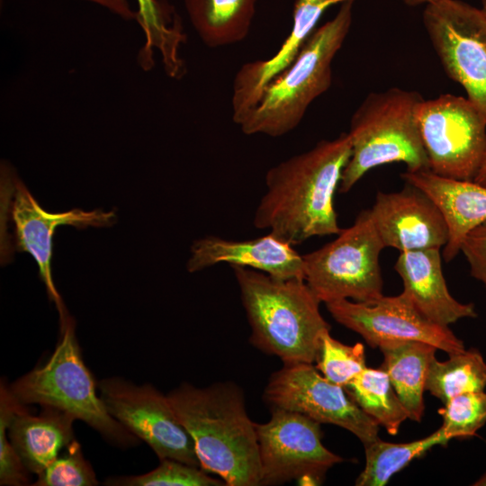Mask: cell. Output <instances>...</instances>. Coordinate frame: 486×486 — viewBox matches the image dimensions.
<instances>
[{
    "label": "cell",
    "mask_w": 486,
    "mask_h": 486,
    "mask_svg": "<svg viewBox=\"0 0 486 486\" xmlns=\"http://www.w3.org/2000/svg\"><path fill=\"white\" fill-rule=\"evenodd\" d=\"M351 153L349 135L343 132L271 167L254 226L292 246L312 237L338 235L342 229L334 194Z\"/></svg>",
    "instance_id": "6da1fadb"
},
{
    "label": "cell",
    "mask_w": 486,
    "mask_h": 486,
    "mask_svg": "<svg viewBox=\"0 0 486 486\" xmlns=\"http://www.w3.org/2000/svg\"><path fill=\"white\" fill-rule=\"evenodd\" d=\"M166 396L194 440L202 470L228 486L260 485L256 423L248 415L239 386L232 382L207 387L183 382Z\"/></svg>",
    "instance_id": "7a4b0ae2"
},
{
    "label": "cell",
    "mask_w": 486,
    "mask_h": 486,
    "mask_svg": "<svg viewBox=\"0 0 486 486\" xmlns=\"http://www.w3.org/2000/svg\"><path fill=\"white\" fill-rule=\"evenodd\" d=\"M231 268L251 328L250 342L284 364H313L330 325L305 280L275 278L239 266Z\"/></svg>",
    "instance_id": "3957f363"
},
{
    "label": "cell",
    "mask_w": 486,
    "mask_h": 486,
    "mask_svg": "<svg viewBox=\"0 0 486 486\" xmlns=\"http://www.w3.org/2000/svg\"><path fill=\"white\" fill-rule=\"evenodd\" d=\"M356 0H345L337 14L314 30L296 59L264 90L239 122L247 135L280 137L294 130L309 105L331 86V64L352 23Z\"/></svg>",
    "instance_id": "277c9868"
},
{
    "label": "cell",
    "mask_w": 486,
    "mask_h": 486,
    "mask_svg": "<svg viewBox=\"0 0 486 486\" xmlns=\"http://www.w3.org/2000/svg\"><path fill=\"white\" fill-rule=\"evenodd\" d=\"M423 101L419 93L398 87L373 92L364 98L350 120L352 153L341 176L339 193H347L378 166L400 162L409 172L429 170L417 121Z\"/></svg>",
    "instance_id": "5b68a950"
},
{
    "label": "cell",
    "mask_w": 486,
    "mask_h": 486,
    "mask_svg": "<svg viewBox=\"0 0 486 486\" xmlns=\"http://www.w3.org/2000/svg\"><path fill=\"white\" fill-rule=\"evenodd\" d=\"M60 339L48 361L9 386L13 396L25 406L40 404L68 412L117 446L137 444L139 438L108 413L97 396V384L82 359L75 321L70 317L60 327Z\"/></svg>",
    "instance_id": "8992f818"
},
{
    "label": "cell",
    "mask_w": 486,
    "mask_h": 486,
    "mask_svg": "<svg viewBox=\"0 0 486 486\" xmlns=\"http://www.w3.org/2000/svg\"><path fill=\"white\" fill-rule=\"evenodd\" d=\"M115 220L114 212L102 209L48 212L11 170L2 168L1 230L11 229V233L1 235V258H8L14 251L27 252L34 258L48 295L58 311L60 327L65 325L68 316L51 274L53 237L57 228L61 225L77 229L108 227Z\"/></svg>",
    "instance_id": "52a82bcc"
},
{
    "label": "cell",
    "mask_w": 486,
    "mask_h": 486,
    "mask_svg": "<svg viewBox=\"0 0 486 486\" xmlns=\"http://www.w3.org/2000/svg\"><path fill=\"white\" fill-rule=\"evenodd\" d=\"M383 248L370 210H364L335 239L302 256L304 280L324 303L376 300L383 295L379 263Z\"/></svg>",
    "instance_id": "ba28073f"
},
{
    "label": "cell",
    "mask_w": 486,
    "mask_h": 486,
    "mask_svg": "<svg viewBox=\"0 0 486 486\" xmlns=\"http://www.w3.org/2000/svg\"><path fill=\"white\" fill-rule=\"evenodd\" d=\"M429 170L473 181L486 161V119L467 98L441 94L425 100L417 112Z\"/></svg>",
    "instance_id": "9c48e42d"
},
{
    "label": "cell",
    "mask_w": 486,
    "mask_h": 486,
    "mask_svg": "<svg viewBox=\"0 0 486 486\" xmlns=\"http://www.w3.org/2000/svg\"><path fill=\"white\" fill-rule=\"evenodd\" d=\"M422 20L445 72L486 119V14L461 0H436Z\"/></svg>",
    "instance_id": "30bf717a"
},
{
    "label": "cell",
    "mask_w": 486,
    "mask_h": 486,
    "mask_svg": "<svg viewBox=\"0 0 486 486\" xmlns=\"http://www.w3.org/2000/svg\"><path fill=\"white\" fill-rule=\"evenodd\" d=\"M271 418L256 423L260 485L297 480L322 483L327 472L344 459L322 444L320 423L295 411L271 409Z\"/></svg>",
    "instance_id": "8fae6325"
},
{
    "label": "cell",
    "mask_w": 486,
    "mask_h": 486,
    "mask_svg": "<svg viewBox=\"0 0 486 486\" xmlns=\"http://www.w3.org/2000/svg\"><path fill=\"white\" fill-rule=\"evenodd\" d=\"M97 388L108 413L148 444L159 460L201 467L194 440L166 395L151 384L137 385L121 377L104 379Z\"/></svg>",
    "instance_id": "7c38bea8"
},
{
    "label": "cell",
    "mask_w": 486,
    "mask_h": 486,
    "mask_svg": "<svg viewBox=\"0 0 486 486\" xmlns=\"http://www.w3.org/2000/svg\"><path fill=\"white\" fill-rule=\"evenodd\" d=\"M271 409L295 411L320 424L338 426L365 445L378 438L379 425L350 398L344 387L326 379L308 363L284 364L264 391Z\"/></svg>",
    "instance_id": "4fadbf2b"
},
{
    "label": "cell",
    "mask_w": 486,
    "mask_h": 486,
    "mask_svg": "<svg viewBox=\"0 0 486 486\" xmlns=\"http://www.w3.org/2000/svg\"><path fill=\"white\" fill-rule=\"evenodd\" d=\"M332 318L359 334L373 348L393 341L431 344L448 355L465 350L449 327L428 319L403 291L395 296L358 302L339 300L325 303Z\"/></svg>",
    "instance_id": "5bb4252c"
},
{
    "label": "cell",
    "mask_w": 486,
    "mask_h": 486,
    "mask_svg": "<svg viewBox=\"0 0 486 486\" xmlns=\"http://www.w3.org/2000/svg\"><path fill=\"white\" fill-rule=\"evenodd\" d=\"M369 210L384 248L406 252L441 248L448 241V227L440 209L410 183L398 192H379Z\"/></svg>",
    "instance_id": "9a60e30c"
},
{
    "label": "cell",
    "mask_w": 486,
    "mask_h": 486,
    "mask_svg": "<svg viewBox=\"0 0 486 486\" xmlns=\"http://www.w3.org/2000/svg\"><path fill=\"white\" fill-rule=\"evenodd\" d=\"M186 267L190 273L220 263L249 267L280 279L304 280L303 256L293 246L272 234L231 240L215 235L201 238L191 246Z\"/></svg>",
    "instance_id": "2e32d148"
},
{
    "label": "cell",
    "mask_w": 486,
    "mask_h": 486,
    "mask_svg": "<svg viewBox=\"0 0 486 486\" xmlns=\"http://www.w3.org/2000/svg\"><path fill=\"white\" fill-rule=\"evenodd\" d=\"M345 0H295L293 23L280 50L269 59L245 63L233 82L232 119L238 124L259 102L266 87L296 59L324 12Z\"/></svg>",
    "instance_id": "e0dca14e"
},
{
    "label": "cell",
    "mask_w": 486,
    "mask_h": 486,
    "mask_svg": "<svg viewBox=\"0 0 486 486\" xmlns=\"http://www.w3.org/2000/svg\"><path fill=\"white\" fill-rule=\"evenodd\" d=\"M394 269L403 292L428 319L448 327L459 320L476 318L472 303H462L448 291L443 275L440 248L400 252Z\"/></svg>",
    "instance_id": "ac0fdd59"
},
{
    "label": "cell",
    "mask_w": 486,
    "mask_h": 486,
    "mask_svg": "<svg viewBox=\"0 0 486 486\" xmlns=\"http://www.w3.org/2000/svg\"><path fill=\"white\" fill-rule=\"evenodd\" d=\"M401 177L426 193L440 209L449 233L443 256L446 262L453 260L465 236L486 221V185L444 177L430 170L406 171Z\"/></svg>",
    "instance_id": "d6986e66"
},
{
    "label": "cell",
    "mask_w": 486,
    "mask_h": 486,
    "mask_svg": "<svg viewBox=\"0 0 486 486\" xmlns=\"http://www.w3.org/2000/svg\"><path fill=\"white\" fill-rule=\"evenodd\" d=\"M68 412L42 406L39 415H32L21 405L8 426V437L29 472L40 474L74 440L73 422Z\"/></svg>",
    "instance_id": "ffe728a7"
},
{
    "label": "cell",
    "mask_w": 486,
    "mask_h": 486,
    "mask_svg": "<svg viewBox=\"0 0 486 486\" xmlns=\"http://www.w3.org/2000/svg\"><path fill=\"white\" fill-rule=\"evenodd\" d=\"M379 348L383 355L380 367L388 374L409 418L420 422L425 411L428 370L437 347L426 342L406 340L388 342Z\"/></svg>",
    "instance_id": "44dd1931"
},
{
    "label": "cell",
    "mask_w": 486,
    "mask_h": 486,
    "mask_svg": "<svg viewBox=\"0 0 486 486\" xmlns=\"http://www.w3.org/2000/svg\"><path fill=\"white\" fill-rule=\"evenodd\" d=\"M257 0H184L189 18L202 41L216 48L243 40Z\"/></svg>",
    "instance_id": "7402d4cb"
},
{
    "label": "cell",
    "mask_w": 486,
    "mask_h": 486,
    "mask_svg": "<svg viewBox=\"0 0 486 486\" xmlns=\"http://www.w3.org/2000/svg\"><path fill=\"white\" fill-rule=\"evenodd\" d=\"M450 440L441 427L428 436L408 443H390L378 437L364 445L365 464L355 484L383 486L414 459L436 446H446Z\"/></svg>",
    "instance_id": "603a6c76"
},
{
    "label": "cell",
    "mask_w": 486,
    "mask_h": 486,
    "mask_svg": "<svg viewBox=\"0 0 486 486\" xmlns=\"http://www.w3.org/2000/svg\"><path fill=\"white\" fill-rule=\"evenodd\" d=\"M356 405L392 436L409 418L391 381L382 368H364L346 387Z\"/></svg>",
    "instance_id": "cb8c5ba5"
},
{
    "label": "cell",
    "mask_w": 486,
    "mask_h": 486,
    "mask_svg": "<svg viewBox=\"0 0 486 486\" xmlns=\"http://www.w3.org/2000/svg\"><path fill=\"white\" fill-rule=\"evenodd\" d=\"M486 388V362L476 348L449 355L446 361L434 357L428 366L425 390L444 404L451 398Z\"/></svg>",
    "instance_id": "d4e9b609"
},
{
    "label": "cell",
    "mask_w": 486,
    "mask_h": 486,
    "mask_svg": "<svg viewBox=\"0 0 486 486\" xmlns=\"http://www.w3.org/2000/svg\"><path fill=\"white\" fill-rule=\"evenodd\" d=\"M315 362L326 379L344 388L367 367L362 343L346 345L335 339L330 331L322 336Z\"/></svg>",
    "instance_id": "484cf974"
},
{
    "label": "cell",
    "mask_w": 486,
    "mask_h": 486,
    "mask_svg": "<svg viewBox=\"0 0 486 486\" xmlns=\"http://www.w3.org/2000/svg\"><path fill=\"white\" fill-rule=\"evenodd\" d=\"M443 418L441 428L450 439L473 436L486 424V392H468L447 400L437 410Z\"/></svg>",
    "instance_id": "4316f807"
},
{
    "label": "cell",
    "mask_w": 486,
    "mask_h": 486,
    "mask_svg": "<svg viewBox=\"0 0 486 486\" xmlns=\"http://www.w3.org/2000/svg\"><path fill=\"white\" fill-rule=\"evenodd\" d=\"M107 485L119 486H220L223 481L208 475L201 467L162 459L154 470L141 475L110 478Z\"/></svg>",
    "instance_id": "83f0119b"
},
{
    "label": "cell",
    "mask_w": 486,
    "mask_h": 486,
    "mask_svg": "<svg viewBox=\"0 0 486 486\" xmlns=\"http://www.w3.org/2000/svg\"><path fill=\"white\" fill-rule=\"evenodd\" d=\"M98 484L80 445L72 440L40 473L33 486H94Z\"/></svg>",
    "instance_id": "f1b7e54d"
},
{
    "label": "cell",
    "mask_w": 486,
    "mask_h": 486,
    "mask_svg": "<svg viewBox=\"0 0 486 486\" xmlns=\"http://www.w3.org/2000/svg\"><path fill=\"white\" fill-rule=\"evenodd\" d=\"M22 404L11 393L5 382L0 388V484L3 486L28 485L29 472L8 440L9 423Z\"/></svg>",
    "instance_id": "f546056e"
},
{
    "label": "cell",
    "mask_w": 486,
    "mask_h": 486,
    "mask_svg": "<svg viewBox=\"0 0 486 486\" xmlns=\"http://www.w3.org/2000/svg\"><path fill=\"white\" fill-rule=\"evenodd\" d=\"M460 251L469 263L472 276L480 281L486 289V221L465 236Z\"/></svg>",
    "instance_id": "4dcf8cb0"
},
{
    "label": "cell",
    "mask_w": 486,
    "mask_h": 486,
    "mask_svg": "<svg viewBox=\"0 0 486 486\" xmlns=\"http://www.w3.org/2000/svg\"><path fill=\"white\" fill-rule=\"evenodd\" d=\"M139 4L138 17L143 29L157 24L162 18L158 4L156 0H137Z\"/></svg>",
    "instance_id": "1f68e13d"
},
{
    "label": "cell",
    "mask_w": 486,
    "mask_h": 486,
    "mask_svg": "<svg viewBox=\"0 0 486 486\" xmlns=\"http://www.w3.org/2000/svg\"><path fill=\"white\" fill-rule=\"evenodd\" d=\"M106 5L110 9L122 15L124 18H132L134 14L130 10L126 0H93Z\"/></svg>",
    "instance_id": "d6a6232c"
},
{
    "label": "cell",
    "mask_w": 486,
    "mask_h": 486,
    "mask_svg": "<svg viewBox=\"0 0 486 486\" xmlns=\"http://www.w3.org/2000/svg\"><path fill=\"white\" fill-rule=\"evenodd\" d=\"M473 181L478 184L486 185V161L484 162L483 166H482L481 170L479 171Z\"/></svg>",
    "instance_id": "836d02e7"
},
{
    "label": "cell",
    "mask_w": 486,
    "mask_h": 486,
    "mask_svg": "<svg viewBox=\"0 0 486 486\" xmlns=\"http://www.w3.org/2000/svg\"><path fill=\"white\" fill-rule=\"evenodd\" d=\"M436 0H402V2L408 6H418L421 4H428Z\"/></svg>",
    "instance_id": "e575fe53"
},
{
    "label": "cell",
    "mask_w": 486,
    "mask_h": 486,
    "mask_svg": "<svg viewBox=\"0 0 486 486\" xmlns=\"http://www.w3.org/2000/svg\"><path fill=\"white\" fill-rule=\"evenodd\" d=\"M473 486H486V471L472 483Z\"/></svg>",
    "instance_id": "d590c367"
},
{
    "label": "cell",
    "mask_w": 486,
    "mask_h": 486,
    "mask_svg": "<svg viewBox=\"0 0 486 486\" xmlns=\"http://www.w3.org/2000/svg\"><path fill=\"white\" fill-rule=\"evenodd\" d=\"M482 9L486 14V0H482Z\"/></svg>",
    "instance_id": "8d00e7d4"
}]
</instances>
